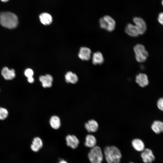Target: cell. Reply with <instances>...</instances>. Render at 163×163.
<instances>
[{
    "instance_id": "obj_1",
    "label": "cell",
    "mask_w": 163,
    "mask_h": 163,
    "mask_svg": "<svg viewBox=\"0 0 163 163\" xmlns=\"http://www.w3.org/2000/svg\"><path fill=\"white\" fill-rule=\"evenodd\" d=\"M18 23L17 17L14 14L9 12L0 14V23L3 27L12 29L15 28Z\"/></svg>"
},
{
    "instance_id": "obj_2",
    "label": "cell",
    "mask_w": 163,
    "mask_h": 163,
    "mask_svg": "<svg viewBox=\"0 0 163 163\" xmlns=\"http://www.w3.org/2000/svg\"><path fill=\"white\" fill-rule=\"evenodd\" d=\"M104 154L108 163H120L121 154L119 149L116 147H106L104 150Z\"/></svg>"
},
{
    "instance_id": "obj_3",
    "label": "cell",
    "mask_w": 163,
    "mask_h": 163,
    "mask_svg": "<svg viewBox=\"0 0 163 163\" xmlns=\"http://www.w3.org/2000/svg\"><path fill=\"white\" fill-rule=\"evenodd\" d=\"M101 28L111 32L113 31L116 27V22L111 16L106 15L100 18L99 20Z\"/></svg>"
},
{
    "instance_id": "obj_4",
    "label": "cell",
    "mask_w": 163,
    "mask_h": 163,
    "mask_svg": "<svg viewBox=\"0 0 163 163\" xmlns=\"http://www.w3.org/2000/svg\"><path fill=\"white\" fill-rule=\"evenodd\" d=\"M88 157L91 163H102L103 158L101 149L97 146L91 148Z\"/></svg>"
},
{
    "instance_id": "obj_5",
    "label": "cell",
    "mask_w": 163,
    "mask_h": 163,
    "mask_svg": "<svg viewBox=\"0 0 163 163\" xmlns=\"http://www.w3.org/2000/svg\"><path fill=\"white\" fill-rule=\"evenodd\" d=\"M136 60L139 62L145 61L148 56V53L144 46L140 44H136L133 47Z\"/></svg>"
},
{
    "instance_id": "obj_6",
    "label": "cell",
    "mask_w": 163,
    "mask_h": 163,
    "mask_svg": "<svg viewBox=\"0 0 163 163\" xmlns=\"http://www.w3.org/2000/svg\"><path fill=\"white\" fill-rule=\"evenodd\" d=\"M133 21L139 31V34H143L146 31L147 28L146 25L145 21L142 18L139 17L134 18Z\"/></svg>"
},
{
    "instance_id": "obj_7",
    "label": "cell",
    "mask_w": 163,
    "mask_h": 163,
    "mask_svg": "<svg viewBox=\"0 0 163 163\" xmlns=\"http://www.w3.org/2000/svg\"><path fill=\"white\" fill-rule=\"evenodd\" d=\"M141 156L143 161L145 163H151L155 159L152 151L148 148L145 149L142 151Z\"/></svg>"
},
{
    "instance_id": "obj_8",
    "label": "cell",
    "mask_w": 163,
    "mask_h": 163,
    "mask_svg": "<svg viewBox=\"0 0 163 163\" xmlns=\"http://www.w3.org/2000/svg\"><path fill=\"white\" fill-rule=\"evenodd\" d=\"M91 49L86 47H82L78 54V57L82 60L88 61L91 58Z\"/></svg>"
},
{
    "instance_id": "obj_9",
    "label": "cell",
    "mask_w": 163,
    "mask_h": 163,
    "mask_svg": "<svg viewBox=\"0 0 163 163\" xmlns=\"http://www.w3.org/2000/svg\"><path fill=\"white\" fill-rule=\"evenodd\" d=\"M39 80L44 88H50L52 85L53 78L52 75L46 74L44 75H41L39 77Z\"/></svg>"
},
{
    "instance_id": "obj_10",
    "label": "cell",
    "mask_w": 163,
    "mask_h": 163,
    "mask_svg": "<svg viewBox=\"0 0 163 163\" xmlns=\"http://www.w3.org/2000/svg\"><path fill=\"white\" fill-rule=\"evenodd\" d=\"M67 145L72 149L77 148L79 143L78 138L74 135H69L66 138Z\"/></svg>"
},
{
    "instance_id": "obj_11",
    "label": "cell",
    "mask_w": 163,
    "mask_h": 163,
    "mask_svg": "<svg viewBox=\"0 0 163 163\" xmlns=\"http://www.w3.org/2000/svg\"><path fill=\"white\" fill-rule=\"evenodd\" d=\"M125 31L128 35L132 37H137L139 35L136 26L130 23L126 25Z\"/></svg>"
},
{
    "instance_id": "obj_12",
    "label": "cell",
    "mask_w": 163,
    "mask_h": 163,
    "mask_svg": "<svg viewBox=\"0 0 163 163\" xmlns=\"http://www.w3.org/2000/svg\"><path fill=\"white\" fill-rule=\"evenodd\" d=\"M1 74L6 80H11L14 78L16 75L14 69H9L7 67H4L1 71Z\"/></svg>"
},
{
    "instance_id": "obj_13",
    "label": "cell",
    "mask_w": 163,
    "mask_h": 163,
    "mask_svg": "<svg viewBox=\"0 0 163 163\" xmlns=\"http://www.w3.org/2000/svg\"><path fill=\"white\" fill-rule=\"evenodd\" d=\"M85 127L88 132H95L98 129L99 126L95 120L92 119L85 123Z\"/></svg>"
},
{
    "instance_id": "obj_14",
    "label": "cell",
    "mask_w": 163,
    "mask_h": 163,
    "mask_svg": "<svg viewBox=\"0 0 163 163\" xmlns=\"http://www.w3.org/2000/svg\"><path fill=\"white\" fill-rule=\"evenodd\" d=\"M136 82L139 86L142 87L147 86L149 83L147 75L142 73H139L136 76Z\"/></svg>"
},
{
    "instance_id": "obj_15",
    "label": "cell",
    "mask_w": 163,
    "mask_h": 163,
    "mask_svg": "<svg viewBox=\"0 0 163 163\" xmlns=\"http://www.w3.org/2000/svg\"><path fill=\"white\" fill-rule=\"evenodd\" d=\"M43 146V142L42 139L39 137L34 138L30 145L31 149L34 152H38Z\"/></svg>"
},
{
    "instance_id": "obj_16",
    "label": "cell",
    "mask_w": 163,
    "mask_h": 163,
    "mask_svg": "<svg viewBox=\"0 0 163 163\" xmlns=\"http://www.w3.org/2000/svg\"><path fill=\"white\" fill-rule=\"evenodd\" d=\"M39 18L41 23L45 25H50L53 21V18L51 15L47 13H41L39 15Z\"/></svg>"
},
{
    "instance_id": "obj_17",
    "label": "cell",
    "mask_w": 163,
    "mask_h": 163,
    "mask_svg": "<svg viewBox=\"0 0 163 163\" xmlns=\"http://www.w3.org/2000/svg\"><path fill=\"white\" fill-rule=\"evenodd\" d=\"M104 61V58L101 53L98 51L93 54L92 62L94 65H101L103 63Z\"/></svg>"
},
{
    "instance_id": "obj_18",
    "label": "cell",
    "mask_w": 163,
    "mask_h": 163,
    "mask_svg": "<svg viewBox=\"0 0 163 163\" xmlns=\"http://www.w3.org/2000/svg\"><path fill=\"white\" fill-rule=\"evenodd\" d=\"M65 80L68 83L75 84L78 81L77 75L71 71L67 72L65 75Z\"/></svg>"
},
{
    "instance_id": "obj_19",
    "label": "cell",
    "mask_w": 163,
    "mask_h": 163,
    "mask_svg": "<svg viewBox=\"0 0 163 163\" xmlns=\"http://www.w3.org/2000/svg\"><path fill=\"white\" fill-rule=\"evenodd\" d=\"M96 139L94 136L88 134L86 136L85 142V145L86 146L93 148L96 146Z\"/></svg>"
},
{
    "instance_id": "obj_20",
    "label": "cell",
    "mask_w": 163,
    "mask_h": 163,
    "mask_svg": "<svg viewBox=\"0 0 163 163\" xmlns=\"http://www.w3.org/2000/svg\"><path fill=\"white\" fill-rule=\"evenodd\" d=\"M132 144L134 148L138 151L142 152L145 149V145L143 142L139 139H133Z\"/></svg>"
},
{
    "instance_id": "obj_21",
    "label": "cell",
    "mask_w": 163,
    "mask_h": 163,
    "mask_svg": "<svg viewBox=\"0 0 163 163\" xmlns=\"http://www.w3.org/2000/svg\"><path fill=\"white\" fill-rule=\"evenodd\" d=\"M49 123L51 126L55 129H59L61 126L60 120L56 115L50 117Z\"/></svg>"
},
{
    "instance_id": "obj_22",
    "label": "cell",
    "mask_w": 163,
    "mask_h": 163,
    "mask_svg": "<svg viewBox=\"0 0 163 163\" xmlns=\"http://www.w3.org/2000/svg\"><path fill=\"white\" fill-rule=\"evenodd\" d=\"M153 131L157 134L163 132V123L159 121H154L151 126Z\"/></svg>"
},
{
    "instance_id": "obj_23",
    "label": "cell",
    "mask_w": 163,
    "mask_h": 163,
    "mask_svg": "<svg viewBox=\"0 0 163 163\" xmlns=\"http://www.w3.org/2000/svg\"><path fill=\"white\" fill-rule=\"evenodd\" d=\"M8 115V112L7 109L0 107V120H5L7 117Z\"/></svg>"
},
{
    "instance_id": "obj_24",
    "label": "cell",
    "mask_w": 163,
    "mask_h": 163,
    "mask_svg": "<svg viewBox=\"0 0 163 163\" xmlns=\"http://www.w3.org/2000/svg\"><path fill=\"white\" fill-rule=\"evenodd\" d=\"M34 74L33 70L30 68L26 69L24 72V74L27 78L33 77Z\"/></svg>"
},
{
    "instance_id": "obj_25",
    "label": "cell",
    "mask_w": 163,
    "mask_h": 163,
    "mask_svg": "<svg viewBox=\"0 0 163 163\" xmlns=\"http://www.w3.org/2000/svg\"><path fill=\"white\" fill-rule=\"evenodd\" d=\"M157 105L158 108L163 111V98H161L158 100Z\"/></svg>"
},
{
    "instance_id": "obj_26",
    "label": "cell",
    "mask_w": 163,
    "mask_h": 163,
    "mask_svg": "<svg viewBox=\"0 0 163 163\" xmlns=\"http://www.w3.org/2000/svg\"><path fill=\"white\" fill-rule=\"evenodd\" d=\"M158 19L159 23L163 25V12L159 14Z\"/></svg>"
},
{
    "instance_id": "obj_27",
    "label": "cell",
    "mask_w": 163,
    "mask_h": 163,
    "mask_svg": "<svg viewBox=\"0 0 163 163\" xmlns=\"http://www.w3.org/2000/svg\"><path fill=\"white\" fill-rule=\"evenodd\" d=\"M27 80L28 82L30 83H33L34 82V78L33 77L27 78Z\"/></svg>"
},
{
    "instance_id": "obj_28",
    "label": "cell",
    "mask_w": 163,
    "mask_h": 163,
    "mask_svg": "<svg viewBox=\"0 0 163 163\" xmlns=\"http://www.w3.org/2000/svg\"><path fill=\"white\" fill-rule=\"evenodd\" d=\"M59 163H68L67 162L64 160H61Z\"/></svg>"
},
{
    "instance_id": "obj_29",
    "label": "cell",
    "mask_w": 163,
    "mask_h": 163,
    "mask_svg": "<svg viewBox=\"0 0 163 163\" xmlns=\"http://www.w3.org/2000/svg\"><path fill=\"white\" fill-rule=\"evenodd\" d=\"M2 2H7L9 0H1Z\"/></svg>"
},
{
    "instance_id": "obj_30",
    "label": "cell",
    "mask_w": 163,
    "mask_h": 163,
    "mask_svg": "<svg viewBox=\"0 0 163 163\" xmlns=\"http://www.w3.org/2000/svg\"><path fill=\"white\" fill-rule=\"evenodd\" d=\"M161 4H162V5L163 6V0H161Z\"/></svg>"
},
{
    "instance_id": "obj_31",
    "label": "cell",
    "mask_w": 163,
    "mask_h": 163,
    "mask_svg": "<svg viewBox=\"0 0 163 163\" xmlns=\"http://www.w3.org/2000/svg\"><path fill=\"white\" fill-rule=\"evenodd\" d=\"M133 163V162H130V163Z\"/></svg>"
}]
</instances>
